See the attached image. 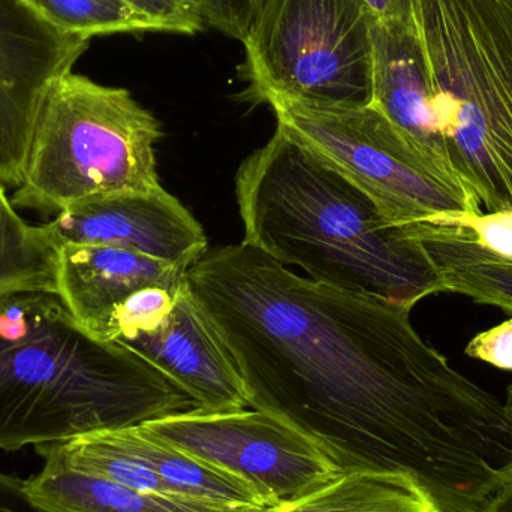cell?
Instances as JSON below:
<instances>
[{
  "mask_svg": "<svg viewBox=\"0 0 512 512\" xmlns=\"http://www.w3.org/2000/svg\"><path fill=\"white\" fill-rule=\"evenodd\" d=\"M463 228L475 242L493 254L512 259V212L483 213L472 218L445 221Z\"/></svg>",
  "mask_w": 512,
  "mask_h": 512,
  "instance_id": "21",
  "label": "cell"
},
{
  "mask_svg": "<svg viewBox=\"0 0 512 512\" xmlns=\"http://www.w3.org/2000/svg\"><path fill=\"white\" fill-rule=\"evenodd\" d=\"M262 0H203L206 27L242 41Z\"/></svg>",
  "mask_w": 512,
  "mask_h": 512,
  "instance_id": "22",
  "label": "cell"
},
{
  "mask_svg": "<svg viewBox=\"0 0 512 512\" xmlns=\"http://www.w3.org/2000/svg\"><path fill=\"white\" fill-rule=\"evenodd\" d=\"M268 512H441L427 490L402 472H343L327 486Z\"/></svg>",
  "mask_w": 512,
  "mask_h": 512,
  "instance_id": "17",
  "label": "cell"
},
{
  "mask_svg": "<svg viewBox=\"0 0 512 512\" xmlns=\"http://www.w3.org/2000/svg\"><path fill=\"white\" fill-rule=\"evenodd\" d=\"M487 512H512V475L496 492Z\"/></svg>",
  "mask_w": 512,
  "mask_h": 512,
  "instance_id": "26",
  "label": "cell"
},
{
  "mask_svg": "<svg viewBox=\"0 0 512 512\" xmlns=\"http://www.w3.org/2000/svg\"><path fill=\"white\" fill-rule=\"evenodd\" d=\"M155 367L203 411L251 408L245 385L189 285L152 327L116 340Z\"/></svg>",
  "mask_w": 512,
  "mask_h": 512,
  "instance_id": "11",
  "label": "cell"
},
{
  "mask_svg": "<svg viewBox=\"0 0 512 512\" xmlns=\"http://www.w3.org/2000/svg\"><path fill=\"white\" fill-rule=\"evenodd\" d=\"M252 409L321 448L343 472H402L441 512H487L512 475L505 403L420 336L411 307L292 273L248 245L188 270Z\"/></svg>",
  "mask_w": 512,
  "mask_h": 512,
  "instance_id": "1",
  "label": "cell"
},
{
  "mask_svg": "<svg viewBox=\"0 0 512 512\" xmlns=\"http://www.w3.org/2000/svg\"><path fill=\"white\" fill-rule=\"evenodd\" d=\"M236 197L243 242L313 282L411 309L445 292L420 237L282 129L240 165Z\"/></svg>",
  "mask_w": 512,
  "mask_h": 512,
  "instance_id": "2",
  "label": "cell"
},
{
  "mask_svg": "<svg viewBox=\"0 0 512 512\" xmlns=\"http://www.w3.org/2000/svg\"><path fill=\"white\" fill-rule=\"evenodd\" d=\"M432 256L445 292L512 313V259L493 254L454 224L415 228Z\"/></svg>",
  "mask_w": 512,
  "mask_h": 512,
  "instance_id": "16",
  "label": "cell"
},
{
  "mask_svg": "<svg viewBox=\"0 0 512 512\" xmlns=\"http://www.w3.org/2000/svg\"><path fill=\"white\" fill-rule=\"evenodd\" d=\"M372 105L418 149L448 165L417 24H373ZM454 173V171H453Z\"/></svg>",
  "mask_w": 512,
  "mask_h": 512,
  "instance_id": "13",
  "label": "cell"
},
{
  "mask_svg": "<svg viewBox=\"0 0 512 512\" xmlns=\"http://www.w3.org/2000/svg\"><path fill=\"white\" fill-rule=\"evenodd\" d=\"M505 408H507L508 415L512 420V382L507 388V400H505Z\"/></svg>",
  "mask_w": 512,
  "mask_h": 512,
  "instance_id": "27",
  "label": "cell"
},
{
  "mask_svg": "<svg viewBox=\"0 0 512 512\" xmlns=\"http://www.w3.org/2000/svg\"><path fill=\"white\" fill-rule=\"evenodd\" d=\"M417 0H364L379 23H397L414 26Z\"/></svg>",
  "mask_w": 512,
  "mask_h": 512,
  "instance_id": "25",
  "label": "cell"
},
{
  "mask_svg": "<svg viewBox=\"0 0 512 512\" xmlns=\"http://www.w3.org/2000/svg\"><path fill=\"white\" fill-rule=\"evenodd\" d=\"M0 512H48L39 507L29 490L26 480L0 472Z\"/></svg>",
  "mask_w": 512,
  "mask_h": 512,
  "instance_id": "24",
  "label": "cell"
},
{
  "mask_svg": "<svg viewBox=\"0 0 512 512\" xmlns=\"http://www.w3.org/2000/svg\"><path fill=\"white\" fill-rule=\"evenodd\" d=\"M161 135V123L129 90L69 72L42 104L12 204L51 219L90 198L162 188Z\"/></svg>",
  "mask_w": 512,
  "mask_h": 512,
  "instance_id": "5",
  "label": "cell"
},
{
  "mask_svg": "<svg viewBox=\"0 0 512 512\" xmlns=\"http://www.w3.org/2000/svg\"><path fill=\"white\" fill-rule=\"evenodd\" d=\"M448 165L487 213L512 212V0H417Z\"/></svg>",
  "mask_w": 512,
  "mask_h": 512,
  "instance_id": "4",
  "label": "cell"
},
{
  "mask_svg": "<svg viewBox=\"0 0 512 512\" xmlns=\"http://www.w3.org/2000/svg\"><path fill=\"white\" fill-rule=\"evenodd\" d=\"M44 225L60 246H111L183 268L209 252L200 222L164 188L90 198Z\"/></svg>",
  "mask_w": 512,
  "mask_h": 512,
  "instance_id": "10",
  "label": "cell"
},
{
  "mask_svg": "<svg viewBox=\"0 0 512 512\" xmlns=\"http://www.w3.org/2000/svg\"><path fill=\"white\" fill-rule=\"evenodd\" d=\"M33 501L48 512H268L140 492L54 460L26 480Z\"/></svg>",
  "mask_w": 512,
  "mask_h": 512,
  "instance_id": "14",
  "label": "cell"
},
{
  "mask_svg": "<svg viewBox=\"0 0 512 512\" xmlns=\"http://www.w3.org/2000/svg\"><path fill=\"white\" fill-rule=\"evenodd\" d=\"M277 128L363 189L391 221L415 230L483 215L474 192L451 168L418 149L367 107L268 102Z\"/></svg>",
  "mask_w": 512,
  "mask_h": 512,
  "instance_id": "7",
  "label": "cell"
},
{
  "mask_svg": "<svg viewBox=\"0 0 512 512\" xmlns=\"http://www.w3.org/2000/svg\"><path fill=\"white\" fill-rule=\"evenodd\" d=\"M373 24L364 0H262L240 75L255 102L372 105Z\"/></svg>",
  "mask_w": 512,
  "mask_h": 512,
  "instance_id": "6",
  "label": "cell"
},
{
  "mask_svg": "<svg viewBox=\"0 0 512 512\" xmlns=\"http://www.w3.org/2000/svg\"><path fill=\"white\" fill-rule=\"evenodd\" d=\"M195 409L161 372L87 333L57 294L0 301V451L63 444Z\"/></svg>",
  "mask_w": 512,
  "mask_h": 512,
  "instance_id": "3",
  "label": "cell"
},
{
  "mask_svg": "<svg viewBox=\"0 0 512 512\" xmlns=\"http://www.w3.org/2000/svg\"><path fill=\"white\" fill-rule=\"evenodd\" d=\"M36 14L66 35L92 39L117 33L150 32L123 0H24Z\"/></svg>",
  "mask_w": 512,
  "mask_h": 512,
  "instance_id": "19",
  "label": "cell"
},
{
  "mask_svg": "<svg viewBox=\"0 0 512 512\" xmlns=\"http://www.w3.org/2000/svg\"><path fill=\"white\" fill-rule=\"evenodd\" d=\"M102 435L117 450L152 469L179 498L273 510L245 481L159 441L141 426L105 430Z\"/></svg>",
  "mask_w": 512,
  "mask_h": 512,
  "instance_id": "15",
  "label": "cell"
},
{
  "mask_svg": "<svg viewBox=\"0 0 512 512\" xmlns=\"http://www.w3.org/2000/svg\"><path fill=\"white\" fill-rule=\"evenodd\" d=\"M465 352L499 369L512 370V318L477 334Z\"/></svg>",
  "mask_w": 512,
  "mask_h": 512,
  "instance_id": "23",
  "label": "cell"
},
{
  "mask_svg": "<svg viewBox=\"0 0 512 512\" xmlns=\"http://www.w3.org/2000/svg\"><path fill=\"white\" fill-rule=\"evenodd\" d=\"M89 39L66 35L24 0H0V182L17 189L39 111Z\"/></svg>",
  "mask_w": 512,
  "mask_h": 512,
  "instance_id": "9",
  "label": "cell"
},
{
  "mask_svg": "<svg viewBox=\"0 0 512 512\" xmlns=\"http://www.w3.org/2000/svg\"><path fill=\"white\" fill-rule=\"evenodd\" d=\"M140 426L159 441L245 481L273 510L343 474L309 438L258 409L195 408Z\"/></svg>",
  "mask_w": 512,
  "mask_h": 512,
  "instance_id": "8",
  "label": "cell"
},
{
  "mask_svg": "<svg viewBox=\"0 0 512 512\" xmlns=\"http://www.w3.org/2000/svg\"><path fill=\"white\" fill-rule=\"evenodd\" d=\"M150 32L194 36L206 29L203 0H123Z\"/></svg>",
  "mask_w": 512,
  "mask_h": 512,
  "instance_id": "20",
  "label": "cell"
},
{
  "mask_svg": "<svg viewBox=\"0 0 512 512\" xmlns=\"http://www.w3.org/2000/svg\"><path fill=\"white\" fill-rule=\"evenodd\" d=\"M0 182V301L21 294H57L60 245L44 224H27Z\"/></svg>",
  "mask_w": 512,
  "mask_h": 512,
  "instance_id": "18",
  "label": "cell"
},
{
  "mask_svg": "<svg viewBox=\"0 0 512 512\" xmlns=\"http://www.w3.org/2000/svg\"><path fill=\"white\" fill-rule=\"evenodd\" d=\"M189 268L99 245L60 246L57 295L92 336L113 342L117 313L138 292L182 282Z\"/></svg>",
  "mask_w": 512,
  "mask_h": 512,
  "instance_id": "12",
  "label": "cell"
}]
</instances>
